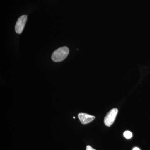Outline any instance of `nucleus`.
Wrapping results in <instances>:
<instances>
[{
	"instance_id": "obj_1",
	"label": "nucleus",
	"mask_w": 150,
	"mask_h": 150,
	"mask_svg": "<svg viewBox=\"0 0 150 150\" xmlns=\"http://www.w3.org/2000/svg\"><path fill=\"white\" fill-rule=\"evenodd\" d=\"M69 50L66 46L61 47L54 51L51 56V59L55 62H60L64 60L69 55Z\"/></svg>"
},
{
	"instance_id": "obj_2",
	"label": "nucleus",
	"mask_w": 150,
	"mask_h": 150,
	"mask_svg": "<svg viewBox=\"0 0 150 150\" xmlns=\"http://www.w3.org/2000/svg\"><path fill=\"white\" fill-rule=\"evenodd\" d=\"M118 112V109L114 108L111 109L109 112H108L107 115L105 117L104 120V123L105 126L110 127L113 124Z\"/></svg>"
},
{
	"instance_id": "obj_3",
	"label": "nucleus",
	"mask_w": 150,
	"mask_h": 150,
	"mask_svg": "<svg viewBox=\"0 0 150 150\" xmlns=\"http://www.w3.org/2000/svg\"><path fill=\"white\" fill-rule=\"evenodd\" d=\"M27 20L26 15L22 16L18 19L15 25V30L17 33L20 34L23 32Z\"/></svg>"
},
{
	"instance_id": "obj_4",
	"label": "nucleus",
	"mask_w": 150,
	"mask_h": 150,
	"mask_svg": "<svg viewBox=\"0 0 150 150\" xmlns=\"http://www.w3.org/2000/svg\"><path fill=\"white\" fill-rule=\"evenodd\" d=\"M78 118L83 124L90 123L95 118L93 115H89L85 113H80L78 114Z\"/></svg>"
},
{
	"instance_id": "obj_5",
	"label": "nucleus",
	"mask_w": 150,
	"mask_h": 150,
	"mask_svg": "<svg viewBox=\"0 0 150 150\" xmlns=\"http://www.w3.org/2000/svg\"><path fill=\"white\" fill-rule=\"evenodd\" d=\"M123 136L127 139H130L132 138L133 134L131 131H125L123 133Z\"/></svg>"
},
{
	"instance_id": "obj_6",
	"label": "nucleus",
	"mask_w": 150,
	"mask_h": 150,
	"mask_svg": "<svg viewBox=\"0 0 150 150\" xmlns=\"http://www.w3.org/2000/svg\"><path fill=\"white\" fill-rule=\"evenodd\" d=\"M86 150H96L94 149L91 146H87L86 148Z\"/></svg>"
},
{
	"instance_id": "obj_7",
	"label": "nucleus",
	"mask_w": 150,
	"mask_h": 150,
	"mask_svg": "<svg viewBox=\"0 0 150 150\" xmlns=\"http://www.w3.org/2000/svg\"><path fill=\"white\" fill-rule=\"evenodd\" d=\"M133 150H140V149H139V148L137 147H135L133 149Z\"/></svg>"
},
{
	"instance_id": "obj_8",
	"label": "nucleus",
	"mask_w": 150,
	"mask_h": 150,
	"mask_svg": "<svg viewBox=\"0 0 150 150\" xmlns=\"http://www.w3.org/2000/svg\"><path fill=\"white\" fill-rule=\"evenodd\" d=\"M73 118H75V117H74H74H73Z\"/></svg>"
}]
</instances>
